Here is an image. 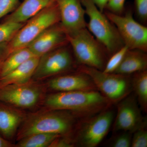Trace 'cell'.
Segmentation results:
<instances>
[{"instance_id": "obj_31", "label": "cell", "mask_w": 147, "mask_h": 147, "mask_svg": "<svg viewBox=\"0 0 147 147\" xmlns=\"http://www.w3.org/2000/svg\"><path fill=\"white\" fill-rule=\"evenodd\" d=\"M13 145L6 139L0 136V147H10Z\"/></svg>"}, {"instance_id": "obj_20", "label": "cell", "mask_w": 147, "mask_h": 147, "mask_svg": "<svg viewBox=\"0 0 147 147\" xmlns=\"http://www.w3.org/2000/svg\"><path fill=\"white\" fill-rule=\"evenodd\" d=\"M131 84L137 102L142 112L147 113V70L132 74Z\"/></svg>"}, {"instance_id": "obj_15", "label": "cell", "mask_w": 147, "mask_h": 147, "mask_svg": "<svg viewBox=\"0 0 147 147\" xmlns=\"http://www.w3.org/2000/svg\"><path fill=\"white\" fill-rule=\"evenodd\" d=\"M55 0H24L4 21L25 23L55 2Z\"/></svg>"}, {"instance_id": "obj_9", "label": "cell", "mask_w": 147, "mask_h": 147, "mask_svg": "<svg viewBox=\"0 0 147 147\" xmlns=\"http://www.w3.org/2000/svg\"><path fill=\"white\" fill-rule=\"evenodd\" d=\"M103 12L115 26L125 45L129 49L147 52V28L134 19L131 9L120 15L107 10Z\"/></svg>"}, {"instance_id": "obj_4", "label": "cell", "mask_w": 147, "mask_h": 147, "mask_svg": "<svg viewBox=\"0 0 147 147\" xmlns=\"http://www.w3.org/2000/svg\"><path fill=\"white\" fill-rule=\"evenodd\" d=\"M67 38L79 65L86 66L103 71L110 55L105 47L87 28L75 34L67 35Z\"/></svg>"}, {"instance_id": "obj_19", "label": "cell", "mask_w": 147, "mask_h": 147, "mask_svg": "<svg viewBox=\"0 0 147 147\" xmlns=\"http://www.w3.org/2000/svg\"><path fill=\"white\" fill-rule=\"evenodd\" d=\"M34 57L36 56L28 47L11 52L0 65V78L7 75L25 61Z\"/></svg>"}, {"instance_id": "obj_16", "label": "cell", "mask_w": 147, "mask_h": 147, "mask_svg": "<svg viewBox=\"0 0 147 147\" xmlns=\"http://www.w3.org/2000/svg\"><path fill=\"white\" fill-rule=\"evenodd\" d=\"M146 70H147V52L137 49H129L114 73L131 75Z\"/></svg>"}, {"instance_id": "obj_26", "label": "cell", "mask_w": 147, "mask_h": 147, "mask_svg": "<svg viewBox=\"0 0 147 147\" xmlns=\"http://www.w3.org/2000/svg\"><path fill=\"white\" fill-rule=\"evenodd\" d=\"M19 2L20 0H0V19L13 12Z\"/></svg>"}, {"instance_id": "obj_21", "label": "cell", "mask_w": 147, "mask_h": 147, "mask_svg": "<svg viewBox=\"0 0 147 147\" xmlns=\"http://www.w3.org/2000/svg\"><path fill=\"white\" fill-rule=\"evenodd\" d=\"M60 135L53 133H37L21 139L18 144L20 147H50L54 141Z\"/></svg>"}, {"instance_id": "obj_14", "label": "cell", "mask_w": 147, "mask_h": 147, "mask_svg": "<svg viewBox=\"0 0 147 147\" xmlns=\"http://www.w3.org/2000/svg\"><path fill=\"white\" fill-rule=\"evenodd\" d=\"M48 85L56 92L97 90L91 77L77 69L73 73L57 75L50 80Z\"/></svg>"}, {"instance_id": "obj_30", "label": "cell", "mask_w": 147, "mask_h": 147, "mask_svg": "<svg viewBox=\"0 0 147 147\" xmlns=\"http://www.w3.org/2000/svg\"><path fill=\"white\" fill-rule=\"evenodd\" d=\"M92 1L98 9L101 12H103L109 0H92Z\"/></svg>"}, {"instance_id": "obj_22", "label": "cell", "mask_w": 147, "mask_h": 147, "mask_svg": "<svg viewBox=\"0 0 147 147\" xmlns=\"http://www.w3.org/2000/svg\"><path fill=\"white\" fill-rule=\"evenodd\" d=\"M25 24L3 21L0 24V44L9 42Z\"/></svg>"}, {"instance_id": "obj_6", "label": "cell", "mask_w": 147, "mask_h": 147, "mask_svg": "<svg viewBox=\"0 0 147 147\" xmlns=\"http://www.w3.org/2000/svg\"><path fill=\"white\" fill-rule=\"evenodd\" d=\"M60 22L59 11L55 1L25 23L8 42L9 53L28 47L46 29Z\"/></svg>"}, {"instance_id": "obj_28", "label": "cell", "mask_w": 147, "mask_h": 147, "mask_svg": "<svg viewBox=\"0 0 147 147\" xmlns=\"http://www.w3.org/2000/svg\"><path fill=\"white\" fill-rule=\"evenodd\" d=\"M125 0H109L105 9L115 14H123Z\"/></svg>"}, {"instance_id": "obj_11", "label": "cell", "mask_w": 147, "mask_h": 147, "mask_svg": "<svg viewBox=\"0 0 147 147\" xmlns=\"http://www.w3.org/2000/svg\"><path fill=\"white\" fill-rule=\"evenodd\" d=\"M28 83L0 87V102L20 108L34 106L39 100L41 92L38 87Z\"/></svg>"}, {"instance_id": "obj_12", "label": "cell", "mask_w": 147, "mask_h": 147, "mask_svg": "<svg viewBox=\"0 0 147 147\" xmlns=\"http://www.w3.org/2000/svg\"><path fill=\"white\" fill-rule=\"evenodd\" d=\"M60 16L61 26L67 35L86 28L85 9L81 0H55Z\"/></svg>"}, {"instance_id": "obj_13", "label": "cell", "mask_w": 147, "mask_h": 147, "mask_svg": "<svg viewBox=\"0 0 147 147\" xmlns=\"http://www.w3.org/2000/svg\"><path fill=\"white\" fill-rule=\"evenodd\" d=\"M68 44L67 34L59 23L46 29L27 47L35 56L40 57Z\"/></svg>"}, {"instance_id": "obj_7", "label": "cell", "mask_w": 147, "mask_h": 147, "mask_svg": "<svg viewBox=\"0 0 147 147\" xmlns=\"http://www.w3.org/2000/svg\"><path fill=\"white\" fill-rule=\"evenodd\" d=\"M77 70L88 75L97 90L113 105H116L132 92L131 75L105 73L96 69L82 65L78 66Z\"/></svg>"}, {"instance_id": "obj_10", "label": "cell", "mask_w": 147, "mask_h": 147, "mask_svg": "<svg viewBox=\"0 0 147 147\" xmlns=\"http://www.w3.org/2000/svg\"><path fill=\"white\" fill-rule=\"evenodd\" d=\"M117 115L113 123V132L130 131L147 127L146 117H144L134 94H130L116 104Z\"/></svg>"}, {"instance_id": "obj_3", "label": "cell", "mask_w": 147, "mask_h": 147, "mask_svg": "<svg viewBox=\"0 0 147 147\" xmlns=\"http://www.w3.org/2000/svg\"><path fill=\"white\" fill-rule=\"evenodd\" d=\"M115 116L113 106L93 115L79 119L72 134L74 146H97L108 133Z\"/></svg>"}, {"instance_id": "obj_2", "label": "cell", "mask_w": 147, "mask_h": 147, "mask_svg": "<svg viewBox=\"0 0 147 147\" xmlns=\"http://www.w3.org/2000/svg\"><path fill=\"white\" fill-rule=\"evenodd\" d=\"M79 119L70 112L52 110L31 116L18 132L21 139L37 133H53L71 136Z\"/></svg>"}, {"instance_id": "obj_25", "label": "cell", "mask_w": 147, "mask_h": 147, "mask_svg": "<svg viewBox=\"0 0 147 147\" xmlns=\"http://www.w3.org/2000/svg\"><path fill=\"white\" fill-rule=\"evenodd\" d=\"M131 147H147V127L139 129L133 132Z\"/></svg>"}, {"instance_id": "obj_17", "label": "cell", "mask_w": 147, "mask_h": 147, "mask_svg": "<svg viewBox=\"0 0 147 147\" xmlns=\"http://www.w3.org/2000/svg\"><path fill=\"white\" fill-rule=\"evenodd\" d=\"M39 60V57H33L10 73L0 78V87L10 84H22L28 83L33 76Z\"/></svg>"}, {"instance_id": "obj_5", "label": "cell", "mask_w": 147, "mask_h": 147, "mask_svg": "<svg viewBox=\"0 0 147 147\" xmlns=\"http://www.w3.org/2000/svg\"><path fill=\"white\" fill-rule=\"evenodd\" d=\"M81 1L88 17L87 28L111 56L125 45L117 28L92 0Z\"/></svg>"}, {"instance_id": "obj_1", "label": "cell", "mask_w": 147, "mask_h": 147, "mask_svg": "<svg viewBox=\"0 0 147 147\" xmlns=\"http://www.w3.org/2000/svg\"><path fill=\"white\" fill-rule=\"evenodd\" d=\"M45 103L52 110L68 111L79 119L114 105L98 90L56 92L47 96Z\"/></svg>"}, {"instance_id": "obj_29", "label": "cell", "mask_w": 147, "mask_h": 147, "mask_svg": "<svg viewBox=\"0 0 147 147\" xmlns=\"http://www.w3.org/2000/svg\"><path fill=\"white\" fill-rule=\"evenodd\" d=\"M8 42L0 44V65L9 55Z\"/></svg>"}, {"instance_id": "obj_24", "label": "cell", "mask_w": 147, "mask_h": 147, "mask_svg": "<svg viewBox=\"0 0 147 147\" xmlns=\"http://www.w3.org/2000/svg\"><path fill=\"white\" fill-rule=\"evenodd\" d=\"M129 50V47L125 45L116 53L110 56L102 71L105 73H114L121 64L125 54Z\"/></svg>"}, {"instance_id": "obj_18", "label": "cell", "mask_w": 147, "mask_h": 147, "mask_svg": "<svg viewBox=\"0 0 147 147\" xmlns=\"http://www.w3.org/2000/svg\"><path fill=\"white\" fill-rule=\"evenodd\" d=\"M22 118L21 113L0 102V134L5 138L13 137Z\"/></svg>"}, {"instance_id": "obj_8", "label": "cell", "mask_w": 147, "mask_h": 147, "mask_svg": "<svg viewBox=\"0 0 147 147\" xmlns=\"http://www.w3.org/2000/svg\"><path fill=\"white\" fill-rule=\"evenodd\" d=\"M79 65L68 44L40 57L32 77L40 79L57 76L74 69L77 70Z\"/></svg>"}, {"instance_id": "obj_23", "label": "cell", "mask_w": 147, "mask_h": 147, "mask_svg": "<svg viewBox=\"0 0 147 147\" xmlns=\"http://www.w3.org/2000/svg\"><path fill=\"white\" fill-rule=\"evenodd\" d=\"M133 133L127 131L113 132V135L105 144L107 147H130Z\"/></svg>"}, {"instance_id": "obj_27", "label": "cell", "mask_w": 147, "mask_h": 147, "mask_svg": "<svg viewBox=\"0 0 147 147\" xmlns=\"http://www.w3.org/2000/svg\"><path fill=\"white\" fill-rule=\"evenodd\" d=\"M135 14L140 22L147 21V0H134Z\"/></svg>"}]
</instances>
